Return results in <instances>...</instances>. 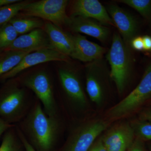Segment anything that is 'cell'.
<instances>
[{"mask_svg":"<svg viewBox=\"0 0 151 151\" xmlns=\"http://www.w3.org/2000/svg\"><path fill=\"white\" fill-rule=\"evenodd\" d=\"M9 22L19 35H24L37 29H43L44 25L41 20L31 18H13Z\"/></svg>","mask_w":151,"mask_h":151,"instance_id":"obj_20","label":"cell"},{"mask_svg":"<svg viewBox=\"0 0 151 151\" xmlns=\"http://www.w3.org/2000/svg\"><path fill=\"white\" fill-rule=\"evenodd\" d=\"M151 98V63L146 68L141 81L130 94L108 111L111 120L124 118L141 108Z\"/></svg>","mask_w":151,"mask_h":151,"instance_id":"obj_7","label":"cell"},{"mask_svg":"<svg viewBox=\"0 0 151 151\" xmlns=\"http://www.w3.org/2000/svg\"><path fill=\"white\" fill-rule=\"evenodd\" d=\"M69 57L52 48H45L32 52L24 57L21 61L12 70L0 77L4 82L17 76L24 70L35 65L50 61L67 62Z\"/></svg>","mask_w":151,"mask_h":151,"instance_id":"obj_10","label":"cell"},{"mask_svg":"<svg viewBox=\"0 0 151 151\" xmlns=\"http://www.w3.org/2000/svg\"><path fill=\"white\" fill-rule=\"evenodd\" d=\"M58 75L62 91L58 101L63 118L65 120L68 112L71 115L84 113L88 102L78 74L69 68H61L58 69Z\"/></svg>","mask_w":151,"mask_h":151,"instance_id":"obj_3","label":"cell"},{"mask_svg":"<svg viewBox=\"0 0 151 151\" xmlns=\"http://www.w3.org/2000/svg\"><path fill=\"white\" fill-rule=\"evenodd\" d=\"M70 17H81L97 21L105 26H115L108 11L97 0H75L70 7Z\"/></svg>","mask_w":151,"mask_h":151,"instance_id":"obj_12","label":"cell"},{"mask_svg":"<svg viewBox=\"0 0 151 151\" xmlns=\"http://www.w3.org/2000/svg\"><path fill=\"white\" fill-rule=\"evenodd\" d=\"M109 125L102 119H84L72 123L66 139L58 151H88Z\"/></svg>","mask_w":151,"mask_h":151,"instance_id":"obj_6","label":"cell"},{"mask_svg":"<svg viewBox=\"0 0 151 151\" xmlns=\"http://www.w3.org/2000/svg\"><path fill=\"white\" fill-rule=\"evenodd\" d=\"M88 151H107L103 145L101 137L95 141Z\"/></svg>","mask_w":151,"mask_h":151,"instance_id":"obj_28","label":"cell"},{"mask_svg":"<svg viewBox=\"0 0 151 151\" xmlns=\"http://www.w3.org/2000/svg\"><path fill=\"white\" fill-rule=\"evenodd\" d=\"M135 137L131 123L127 122L116 124L101 137L107 151H127Z\"/></svg>","mask_w":151,"mask_h":151,"instance_id":"obj_11","label":"cell"},{"mask_svg":"<svg viewBox=\"0 0 151 151\" xmlns=\"http://www.w3.org/2000/svg\"><path fill=\"white\" fill-rule=\"evenodd\" d=\"M122 3L131 7L147 20L151 21V0H120Z\"/></svg>","mask_w":151,"mask_h":151,"instance_id":"obj_23","label":"cell"},{"mask_svg":"<svg viewBox=\"0 0 151 151\" xmlns=\"http://www.w3.org/2000/svg\"><path fill=\"white\" fill-rule=\"evenodd\" d=\"M16 77L8 79L0 87V119L12 125L18 124L27 115L36 97Z\"/></svg>","mask_w":151,"mask_h":151,"instance_id":"obj_2","label":"cell"},{"mask_svg":"<svg viewBox=\"0 0 151 151\" xmlns=\"http://www.w3.org/2000/svg\"><path fill=\"white\" fill-rule=\"evenodd\" d=\"M131 49L119 33L114 34L106 59L111 67L110 77L120 94L125 91L132 73L133 60Z\"/></svg>","mask_w":151,"mask_h":151,"instance_id":"obj_5","label":"cell"},{"mask_svg":"<svg viewBox=\"0 0 151 151\" xmlns=\"http://www.w3.org/2000/svg\"><path fill=\"white\" fill-rule=\"evenodd\" d=\"M130 46L131 48L137 51L144 50V44L142 37L140 36H136L131 41Z\"/></svg>","mask_w":151,"mask_h":151,"instance_id":"obj_25","label":"cell"},{"mask_svg":"<svg viewBox=\"0 0 151 151\" xmlns=\"http://www.w3.org/2000/svg\"><path fill=\"white\" fill-rule=\"evenodd\" d=\"M147 104L149 106H151V98L150 100H148L147 102Z\"/></svg>","mask_w":151,"mask_h":151,"instance_id":"obj_33","label":"cell"},{"mask_svg":"<svg viewBox=\"0 0 151 151\" xmlns=\"http://www.w3.org/2000/svg\"><path fill=\"white\" fill-rule=\"evenodd\" d=\"M86 89L90 100L100 106L106 93V79L110 76L103 58L88 63L86 68Z\"/></svg>","mask_w":151,"mask_h":151,"instance_id":"obj_9","label":"cell"},{"mask_svg":"<svg viewBox=\"0 0 151 151\" xmlns=\"http://www.w3.org/2000/svg\"><path fill=\"white\" fill-rule=\"evenodd\" d=\"M16 128L17 132L18 134L19 137L20 139L21 140L22 142L23 143L24 147V150L25 151H37L28 142L27 140L24 137V135L22 134L19 129H18L16 125Z\"/></svg>","mask_w":151,"mask_h":151,"instance_id":"obj_27","label":"cell"},{"mask_svg":"<svg viewBox=\"0 0 151 151\" xmlns=\"http://www.w3.org/2000/svg\"><path fill=\"white\" fill-rule=\"evenodd\" d=\"M43 29L48 36L52 48L68 57H71L73 50L72 35L49 22L45 24Z\"/></svg>","mask_w":151,"mask_h":151,"instance_id":"obj_17","label":"cell"},{"mask_svg":"<svg viewBox=\"0 0 151 151\" xmlns=\"http://www.w3.org/2000/svg\"><path fill=\"white\" fill-rule=\"evenodd\" d=\"M107 11L113 19L123 40L130 45L133 39L137 36L138 24L134 17L116 5L108 6Z\"/></svg>","mask_w":151,"mask_h":151,"instance_id":"obj_13","label":"cell"},{"mask_svg":"<svg viewBox=\"0 0 151 151\" xmlns=\"http://www.w3.org/2000/svg\"><path fill=\"white\" fill-rule=\"evenodd\" d=\"M52 48L48 36L43 29L39 28L18 37L4 51H37Z\"/></svg>","mask_w":151,"mask_h":151,"instance_id":"obj_14","label":"cell"},{"mask_svg":"<svg viewBox=\"0 0 151 151\" xmlns=\"http://www.w3.org/2000/svg\"><path fill=\"white\" fill-rule=\"evenodd\" d=\"M30 1H21L19 2L0 7V26L9 22L21 12Z\"/></svg>","mask_w":151,"mask_h":151,"instance_id":"obj_21","label":"cell"},{"mask_svg":"<svg viewBox=\"0 0 151 151\" xmlns=\"http://www.w3.org/2000/svg\"><path fill=\"white\" fill-rule=\"evenodd\" d=\"M15 126V125H12L6 123L2 119H0V137L4 134V133L7 131L9 129Z\"/></svg>","mask_w":151,"mask_h":151,"instance_id":"obj_30","label":"cell"},{"mask_svg":"<svg viewBox=\"0 0 151 151\" xmlns=\"http://www.w3.org/2000/svg\"><path fill=\"white\" fill-rule=\"evenodd\" d=\"M20 0H0V7L19 2Z\"/></svg>","mask_w":151,"mask_h":151,"instance_id":"obj_32","label":"cell"},{"mask_svg":"<svg viewBox=\"0 0 151 151\" xmlns=\"http://www.w3.org/2000/svg\"><path fill=\"white\" fill-rule=\"evenodd\" d=\"M0 56V77L12 70L18 65L24 57L30 52L31 51H4Z\"/></svg>","mask_w":151,"mask_h":151,"instance_id":"obj_18","label":"cell"},{"mask_svg":"<svg viewBox=\"0 0 151 151\" xmlns=\"http://www.w3.org/2000/svg\"><path fill=\"white\" fill-rule=\"evenodd\" d=\"M150 52H151V50Z\"/></svg>","mask_w":151,"mask_h":151,"instance_id":"obj_35","label":"cell"},{"mask_svg":"<svg viewBox=\"0 0 151 151\" xmlns=\"http://www.w3.org/2000/svg\"><path fill=\"white\" fill-rule=\"evenodd\" d=\"M16 77L22 86L35 94L49 116L65 121L60 111L58 95L55 92L53 82L47 72L38 70Z\"/></svg>","mask_w":151,"mask_h":151,"instance_id":"obj_4","label":"cell"},{"mask_svg":"<svg viewBox=\"0 0 151 151\" xmlns=\"http://www.w3.org/2000/svg\"><path fill=\"white\" fill-rule=\"evenodd\" d=\"M142 38L144 50L150 51L151 50V37L149 35H145Z\"/></svg>","mask_w":151,"mask_h":151,"instance_id":"obj_31","label":"cell"},{"mask_svg":"<svg viewBox=\"0 0 151 151\" xmlns=\"http://www.w3.org/2000/svg\"><path fill=\"white\" fill-rule=\"evenodd\" d=\"M67 0H41L30 2L21 11L23 15L46 20L60 27L67 25L70 19L66 14Z\"/></svg>","mask_w":151,"mask_h":151,"instance_id":"obj_8","label":"cell"},{"mask_svg":"<svg viewBox=\"0 0 151 151\" xmlns=\"http://www.w3.org/2000/svg\"><path fill=\"white\" fill-rule=\"evenodd\" d=\"M67 26L74 32L83 33L105 42L110 30L106 26L92 19L81 17H70Z\"/></svg>","mask_w":151,"mask_h":151,"instance_id":"obj_15","label":"cell"},{"mask_svg":"<svg viewBox=\"0 0 151 151\" xmlns=\"http://www.w3.org/2000/svg\"><path fill=\"white\" fill-rule=\"evenodd\" d=\"M24 147L17 132L16 125L4 133L0 151H22Z\"/></svg>","mask_w":151,"mask_h":151,"instance_id":"obj_19","label":"cell"},{"mask_svg":"<svg viewBox=\"0 0 151 151\" xmlns=\"http://www.w3.org/2000/svg\"><path fill=\"white\" fill-rule=\"evenodd\" d=\"M73 50L71 57L82 62L89 63L103 58L105 47L88 40L86 37L77 33L72 35Z\"/></svg>","mask_w":151,"mask_h":151,"instance_id":"obj_16","label":"cell"},{"mask_svg":"<svg viewBox=\"0 0 151 151\" xmlns=\"http://www.w3.org/2000/svg\"><path fill=\"white\" fill-rule=\"evenodd\" d=\"M149 150H150V151H151V144H150V145H149Z\"/></svg>","mask_w":151,"mask_h":151,"instance_id":"obj_34","label":"cell"},{"mask_svg":"<svg viewBox=\"0 0 151 151\" xmlns=\"http://www.w3.org/2000/svg\"><path fill=\"white\" fill-rule=\"evenodd\" d=\"M16 125L37 151H54L67 127L64 119L49 116L36 97L27 115Z\"/></svg>","mask_w":151,"mask_h":151,"instance_id":"obj_1","label":"cell"},{"mask_svg":"<svg viewBox=\"0 0 151 151\" xmlns=\"http://www.w3.org/2000/svg\"><path fill=\"white\" fill-rule=\"evenodd\" d=\"M127 151H146L144 141L136 138L134 143Z\"/></svg>","mask_w":151,"mask_h":151,"instance_id":"obj_26","label":"cell"},{"mask_svg":"<svg viewBox=\"0 0 151 151\" xmlns=\"http://www.w3.org/2000/svg\"><path fill=\"white\" fill-rule=\"evenodd\" d=\"M141 111L139 114V120L141 121H151V105Z\"/></svg>","mask_w":151,"mask_h":151,"instance_id":"obj_29","label":"cell"},{"mask_svg":"<svg viewBox=\"0 0 151 151\" xmlns=\"http://www.w3.org/2000/svg\"><path fill=\"white\" fill-rule=\"evenodd\" d=\"M18 34L9 22L0 27V52L4 51L18 37Z\"/></svg>","mask_w":151,"mask_h":151,"instance_id":"obj_22","label":"cell"},{"mask_svg":"<svg viewBox=\"0 0 151 151\" xmlns=\"http://www.w3.org/2000/svg\"><path fill=\"white\" fill-rule=\"evenodd\" d=\"M135 137L143 141H151V121L135 120L131 123Z\"/></svg>","mask_w":151,"mask_h":151,"instance_id":"obj_24","label":"cell"}]
</instances>
